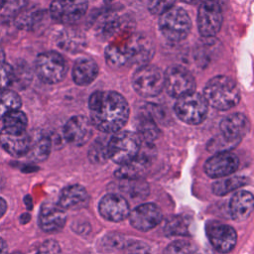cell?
Wrapping results in <instances>:
<instances>
[{
	"label": "cell",
	"instance_id": "obj_11",
	"mask_svg": "<svg viewBox=\"0 0 254 254\" xmlns=\"http://www.w3.org/2000/svg\"><path fill=\"white\" fill-rule=\"evenodd\" d=\"M87 0H53L50 6L51 17L62 24L77 22L87 10Z\"/></svg>",
	"mask_w": 254,
	"mask_h": 254
},
{
	"label": "cell",
	"instance_id": "obj_41",
	"mask_svg": "<svg viewBox=\"0 0 254 254\" xmlns=\"http://www.w3.org/2000/svg\"><path fill=\"white\" fill-rule=\"evenodd\" d=\"M0 254H9L8 253V246L2 238H0Z\"/></svg>",
	"mask_w": 254,
	"mask_h": 254
},
{
	"label": "cell",
	"instance_id": "obj_35",
	"mask_svg": "<svg viewBox=\"0 0 254 254\" xmlns=\"http://www.w3.org/2000/svg\"><path fill=\"white\" fill-rule=\"evenodd\" d=\"M13 84V67L7 64L3 63L0 64V92L9 88Z\"/></svg>",
	"mask_w": 254,
	"mask_h": 254
},
{
	"label": "cell",
	"instance_id": "obj_25",
	"mask_svg": "<svg viewBox=\"0 0 254 254\" xmlns=\"http://www.w3.org/2000/svg\"><path fill=\"white\" fill-rule=\"evenodd\" d=\"M122 16L116 12H109L99 18L96 23L95 31L102 39H107L115 35L124 25Z\"/></svg>",
	"mask_w": 254,
	"mask_h": 254
},
{
	"label": "cell",
	"instance_id": "obj_43",
	"mask_svg": "<svg viewBox=\"0 0 254 254\" xmlns=\"http://www.w3.org/2000/svg\"><path fill=\"white\" fill-rule=\"evenodd\" d=\"M187 4H191V5H194V4H197L199 3L201 0H181Z\"/></svg>",
	"mask_w": 254,
	"mask_h": 254
},
{
	"label": "cell",
	"instance_id": "obj_18",
	"mask_svg": "<svg viewBox=\"0 0 254 254\" xmlns=\"http://www.w3.org/2000/svg\"><path fill=\"white\" fill-rule=\"evenodd\" d=\"M0 146L13 157L27 155L30 148V134L3 128L0 131Z\"/></svg>",
	"mask_w": 254,
	"mask_h": 254
},
{
	"label": "cell",
	"instance_id": "obj_10",
	"mask_svg": "<svg viewBox=\"0 0 254 254\" xmlns=\"http://www.w3.org/2000/svg\"><path fill=\"white\" fill-rule=\"evenodd\" d=\"M197 11V29L202 37L215 36L222 24V9L218 0H201Z\"/></svg>",
	"mask_w": 254,
	"mask_h": 254
},
{
	"label": "cell",
	"instance_id": "obj_1",
	"mask_svg": "<svg viewBox=\"0 0 254 254\" xmlns=\"http://www.w3.org/2000/svg\"><path fill=\"white\" fill-rule=\"evenodd\" d=\"M90 121L105 133H115L124 127L129 117L126 99L116 91H95L88 100Z\"/></svg>",
	"mask_w": 254,
	"mask_h": 254
},
{
	"label": "cell",
	"instance_id": "obj_28",
	"mask_svg": "<svg viewBox=\"0 0 254 254\" xmlns=\"http://www.w3.org/2000/svg\"><path fill=\"white\" fill-rule=\"evenodd\" d=\"M248 183L245 177H230L216 181L212 185V191L216 195H225Z\"/></svg>",
	"mask_w": 254,
	"mask_h": 254
},
{
	"label": "cell",
	"instance_id": "obj_16",
	"mask_svg": "<svg viewBox=\"0 0 254 254\" xmlns=\"http://www.w3.org/2000/svg\"><path fill=\"white\" fill-rule=\"evenodd\" d=\"M101 216L109 221L119 222L128 217L130 206L126 198L117 193H109L103 196L98 205Z\"/></svg>",
	"mask_w": 254,
	"mask_h": 254
},
{
	"label": "cell",
	"instance_id": "obj_27",
	"mask_svg": "<svg viewBox=\"0 0 254 254\" xmlns=\"http://www.w3.org/2000/svg\"><path fill=\"white\" fill-rule=\"evenodd\" d=\"M137 129L139 138L142 140L144 139L147 143H151L159 137V127L157 126L153 116L147 112L139 115Z\"/></svg>",
	"mask_w": 254,
	"mask_h": 254
},
{
	"label": "cell",
	"instance_id": "obj_39",
	"mask_svg": "<svg viewBox=\"0 0 254 254\" xmlns=\"http://www.w3.org/2000/svg\"><path fill=\"white\" fill-rule=\"evenodd\" d=\"M28 0H9L5 8V15L7 16H16L23 8H25Z\"/></svg>",
	"mask_w": 254,
	"mask_h": 254
},
{
	"label": "cell",
	"instance_id": "obj_36",
	"mask_svg": "<svg viewBox=\"0 0 254 254\" xmlns=\"http://www.w3.org/2000/svg\"><path fill=\"white\" fill-rule=\"evenodd\" d=\"M177 0H148V10L154 15H161L174 7Z\"/></svg>",
	"mask_w": 254,
	"mask_h": 254
},
{
	"label": "cell",
	"instance_id": "obj_45",
	"mask_svg": "<svg viewBox=\"0 0 254 254\" xmlns=\"http://www.w3.org/2000/svg\"><path fill=\"white\" fill-rule=\"evenodd\" d=\"M130 254H143V253H140V252H134V253H130Z\"/></svg>",
	"mask_w": 254,
	"mask_h": 254
},
{
	"label": "cell",
	"instance_id": "obj_37",
	"mask_svg": "<svg viewBox=\"0 0 254 254\" xmlns=\"http://www.w3.org/2000/svg\"><path fill=\"white\" fill-rule=\"evenodd\" d=\"M237 144H238V142L228 140L225 137H223L222 135H220L219 137L213 138V140H211L210 144L208 145V149L210 151H217V152L229 151V149L234 148Z\"/></svg>",
	"mask_w": 254,
	"mask_h": 254
},
{
	"label": "cell",
	"instance_id": "obj_13",
	"mask_svg": "<svg viewBox=\"0 0 254 254\" xmlns=\"http://www.w3.org/2000/svg\"><path fill=\"white\" fill-rule=\"evenodd\" d=\"M93 124L83 115H75L67 120L64 126L65 141L73 146H82L91 138Z\"/></svg>",
	"mask_w": 254,
	"mask_h": 254
},
{
	"label": "cell",
	"instance_id": "obj_8",
	"mask_svg": "<svg viewBox=\"0 0 254 254\" xmlns=\"http://www.w3.org/2000/svg\"><path fill=\"white\" fill-rule=\"evenodd\" d=\"M35 64L39 78L50 84L58 83L63 80L67 71L65 60L61 54L54 51L40 54Z\"/></svg>",
	"mask_w": 254,
	"mask_h": 254
},
{
	"label": "cell",
	"instance_id": "obj_42",
	"mask_svg": "<svg viewBox=\"0 0 254 254\" xmlns=\"http://www.w3.org/2000/svg\"><path fill=\"white\" fill-rule=\"evenodd\" d=\"M3 63H5V53L3 49L0 47V64H2Z\"/></svg>",
	"mask_w": 254,
	"mask_h": 254
},
{
	"label": "cell",
	"instance_id": "obj_21",
	"mask_svg": "<svg viewBox=\"0 0 254 254\" xmlns=\"http://www.w3.org/2000/svg\"><path fill=\"white\" fill-rule=\"evenodd\" d=\"M87 203L88 193L82 186H68L64 188L60 193L59 204L64 209H78L86 206Z\"/></svg>",
	"mask_w": 254,
	"mask_h": 254
},
{
	"label": "cell",
	"instance_id": "obj_26",
	"mask_svg": "<svg viewBox=\"0 0 254 254\" xmlns=\"http://www.w3.org/2000/svg\"><path fill=\"white\" fill-rule=\"evenodd\" d=\"M44 11L38 7L23 8L15 17V24L22 30H33L42 21Z\"/></svg>",
	"mask_w": 254,
	"mask_h": 254
},
{
	"label": "cell",
	"instance_id": "obj_2",
	"mask_svg": "<svg viewBox=\"0 0 254 254\" xmlns=\"http://www.w3.org/2000/svg\"><path fill=\"white\" fill-rule=\"evenodd\" d=\"M153 40L142 33H133L126 39L115 41L105 49V60L109 66L120 68L128 65L147 64L153 58Z\"/></svg>",
	"mask_w": 254,
	"mask_h": 254
},
{
	"label": "cell",
	"instance_id": "obj_3",
	"mask_svg": "<svg viewBox=\"0 0 254 254\" xmlns=\"http://www.w3.org/2000/svg\"><path fill=\"white\" fill-rule=\"evenodd\" d=\"M202 95L208 105L218 110H228L236 106L240 100V91L236 82L225 75H217L209 79Z\"/></svg>",
	"mask_w": 254,
	"mask_h": 254
},
{
	"label": "cell",
	"instance_id": "obj_20",
	"mask_svg": "<svg viewBox=\"0 0 254 254\" xmlns=\"http://www.w3.org/2000/svg\"><path fill=\"white\" fill-rule=\"evenodd\" d=\"M151 164V153L142 152L141 149L138 155L129 163L121 165L115 176L120 180H138L147 171Z\"/></svg>",
	"mask_w": 254,
	"mask_h": 254
},
{
	"label": "cell",
	"instance_id": "obj_30",
	"mask_svg": "<svg viewBox=\"0 0 254 254\" xmlns=\"http://www.w3.org/2000/svg\"><path fill=\"white\" fill-rule=\"evenodd\" d=\"M2 119L5 129L17 132L26 131L28 125V118L26 114L20 109L10 111Z\"/></svg>",
	"mask_w": 254,
	"mask_h": 254
},
{
	"label": "cell",
	"instance_id": "obj_40",
	"mask_svg": "<svg viewBox=\"0 0 254 254\" xmlns=\"http://www.w3.org/2000/svg\"><path fill=\"white\" fill-rule=\"evenodd\" d=\"M6 209H7L6 201L2 197H0V218L4 215V213L6 212Z\"/></svg>",
	"mask_w": 254,
	"mask_h": 254
},
{
	"label": "cell",
	"instance_id": "obj_44",
	"mask_svg": "<svg viewBox=\"0 0 254 254\" xmlns=\"http://www.w3.org/2000/svg\"><path fill=\"white\" fill-rule=\"evenodd\" d=\"M9 0H0V10L3 9V7L6 5V3L8 2Z\"/></svg>",
	"mask_w": 254,
	"mask_h": 254
},
{
	"label": "cell",
	"instance_id": "obj_46",
	"mask_svg": "<svg viewBox=\"0 0 254 254\" xmlns=\"http://www.w3.org/2000/svg\"><path fill=\"white\" fill-rule=\"evenodd\" d=\"M11 254H22V253H20V252H14V253H11Z\"/></svg>",
	"mask_w": 254,
	"mask_h": 254
},
{
	"label": "cell",
	"instance_id": "obj_34",
	"mask_svg": "<svg viewBox=\"0 0 254 254\" xmlns=\"http://www.w3.org/2000/svg\"><path fill=\"white\" fill-rule=\"evenodd\" d=\"M30 79V69L25 64H17L16 67H13V83H17L19 86H23L27 84Z\"/></svg>",
	"mask_w": 254,
	"mask_h": 254
},
{
	"label": "cell",
	"instance_id": "obj_29",
	"mask_svg": "<svg viewBox=\"0 0 254 254\" xmlns=\"http://www.w3.org/2000/svg\"><path fill=\"white\" fill-rule=\"evenodd\" d=\"M22 100L20 95L10 89L0 92V119H2L10 111L20 109Z\"/></svg>",
	"mask_w": 254,
	"mask_h": 254
},
{
	"label": "cell",
	"instance_id": "obj_19",
	"mask_svg": "<svg viewBox=\"0 0 254 254\" xmlns=\"http://www.w3.org/2000/svg\"><path fill=\"white\" fill-rule=\"evenodd\" d=\"M221 135L228 140L238 142L244 137L250 128L248 118L242 113H232L224 117L220 122Z\"/></svg>",
	"mask_w": 254,
	"mask_h": 254
},
{
	"label": "cell",
	"instance_id": "obj_32",
	"mask_svg": "<svg viewBox=\"0 0 254 254\" xmlns=\"http://www.w3.org/2000/svg\"><path fill=\"white\" fill-rule=\"evenodd\" d=\"M107 142H104L102 138H98L91 146L88 151V157L90 161L94 163H102L104 162L108 156H107Z\"/></svg>",
	"mask_w": 254,
	"mask_h": 254
},
{
	"label": "cell",
	"instance_id": "obj_22",
	"mask_svg": "<svg viewBox=\"0 0 254 254\" xmlns=\"http://www.w3.org/2000/svg\"><path fill=\"white\" fill-rule=\"evenodd\" d=\"M72 79L80 86L90 84L98 74V65L90 58H79L72 66Z\"/></svg>",
	"mask_w": 254,
	"mask_h": 254
},
{
	"label": "cell",
	"instance_id": "obj_4",
	"mask_svg": "<svg viewBox=\"0 0 254 254\" xmlns=\"http://www.w3.org/2000/svg\"><path fill=\"white\" fill-rule=\"evenodd\" d=\"M141 149V139L130 131H117L108 140L107 156L114 163L124 165L132 161Z\"/></svg>",
	"mask_w": 254,
	"mask_h": 254
},
{
	"label": "cell",
	"instance_id": "obj_15",
	"mask_svg": "<svg viewBox=\"0 0 254 254\" xmlns=\"http://www.w3.org/2000/svg\"><path fill=\"white\" fill-rule=\"evenodd\" d=\"M131 225L140 231H149L162 220V211L154 203H142L129 213Z\"/></svg>",
	"mask_w": 254,
	"mask_h": 254
},
{
	"label": "cell",
	"instance_id": "obj_17",
	"mask_svg": "<svg viewBox=\"0 0 254 254\" xmlns=\"http://www.w3.org/2000/svg\"><path fill=\"white\" fill-rule=\"evenodd\" d=\"M65 209L59 203L46 202L42 205L39 213L40 227L47 232L61 230L66 221Z\"/></svg>",
	"mask_w": 254,
	"mask_h": 254
},
{
	"label": "cell",
	"instance_id": "obj_31",
	"mask_svg": "<svg viewBox=\"0 0 254 254\" xmlns=\"http://www.w3.org/2000/svg\"><path fill=\"white\" fill-rule=\"evenodd\" d=\"M164 231L168 236L189 235V223L183 216L173 215L166 220Z\"/></svg>",
	"mask_w": 254,
	"mask_h": 254
},
{
	"label": "cell",
	"instance_id": "obj_24",
	"mask_svg": "<svg viewBox=\"0 0 254 254\" xmlns=\"http://www.w3.org/2000/svg\"><path fill=\"white\" fill-rule=\"evenodd\" d=\"M52 142L48 135L37 131L30 134V148L28 155L35 161H44L49 157L51 152Z\"/></svg>",
	"mask_w": 254,
	"mask_h": 254
},
{
	"label": "cell",
	"instance_id": "obj_14",
	"mask_svg": "<svg viewBox=\"0 0 254 254\" xmlns=\"http://www.w3.org/2000/svg\"><path fill=\"white\" fill-rule=\"evenodd\" d=\"M239 166L236 155L229 151L217 152L204 163V172L207 176L214 179L224 178L234 173Z\"/></svg>",
	"mask_w": 254,
	"mask_h": 254
},
{
	"label": "cell",
	"instance_id": "obj_33",
	"mask_svg": "<svg viewBox=\"0 0 254 254\" xmlns=\"http://www.w3.org/2000/svg\"><path fill=\"white\" fill-rule=\"evenodd\" d=\"M195 246L185 240H177L167 246L164 254H194Z\"/></svg>",
	"mask_w": 254,
	"mask_h": 254
},
{
	"label": "cell",
	"instance_id": "obj_12",
	"mask_svg": "<svg viewBox=\"0 0 254 254\" xmlns=\"http://www.w3.org/2000/svg\"><path fill=\"white\" fill-rule=\"evenodd\" d=\"M206 233L211 245L220 253L231 251L236 244V231L228 224L211 221L206 226Z\"/></svg>",
	"mask_w": 254,
	"mask_h": 254
},
{
	"label": "cell",
	"instance_id": "obj_23",
	"mask_svg": "<svg viewBox=\"0 0 254 254\" xmlns=\"http://www.w3.org/2000/svg\"><path fill=\"white\" fill-rule=\"evenodd\" d=\"M253 195L247 190H240L233 194L229 201V213L236 221L246 219L253 210Z\"/></svg>",
	"mask_w": 254,
	"mask_h": 254
},
{
	"label": "cell",
	"instance_id": "obj_6",
	"mask_svg": "<svg viewBox=\"0 0 254 254\" xmlns=\"http://www.w3.org/2000/svg\"><path fill=\"white\" fill-rule=\"evenodd\" d=\"M132 85L143 97L157 96L164 88V72L153 64L140 65L133 73Z\"/></svg>",
	"mask_w": 254,
	"mask_h": 254
},
{
	"label": "cell",
	"instance_id": "obj_5",
	"mask_svg": "<svg viewBox=\"0 0 254 254\" xmlns=\"http://www.w3.org/2000/svg\"><path fill=\"white\" fill-rule=\"evenodd\" d=\"M190 28V16L181 7H172L160 15L159 30L169 41L180 42L186 39Z\"/></svg>",
	"mask_w": 254,
	"mask_h": 254
},
{
	"label": "cell",
	"instance_id": "obj_7",
	"mask_svg": "<svg viewBox=\"0 0 254 254\" xmlns=\"http://www.w3.org/2000/svg\"><path fill=\"white\" fill-rule=\"evenodd\" d=\"M208 104L202 94L195 91L177 98L175 112L177 116L188 124L201 123L207 114Z\"/></svg>",
	"mask_w": 254,
	"mask_h": 254
},
{
	"label": "cell",
	"instance_id": "obj_9",
	"mask_svg": "<svg viewBox=\"0 0 254 254\" xmlns=\"http://www.w3.org/2000/svg\"><path fill=\"white\" fill-rule=\"evenodd\" d=\"M164 88L170 96L179 98L195 91V80L186 67L174 64L164 72Z\"/></svg>",
	"mask_w": 254,
	"mask_h": 254
},
{
	"label": "cell",
	"instance_id": "obj_38",
	"mask_svg": "<svg viewBox=\"0 0 254 254\" xmlns=\"http://www.w3.org/2000/svg\"><path fill=\"white\" fill-rule=\"evenodd\" d=\"M36 254H62V250L56 240L49 239L40 245Z\"/></svg>",
	"mask_w": 254,
	"mask_h": 254
}]
</instances>
